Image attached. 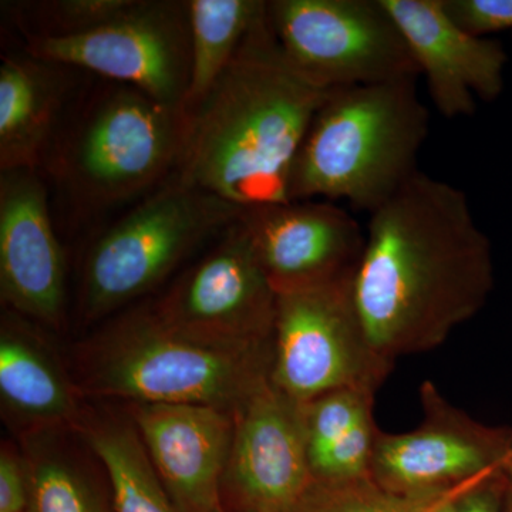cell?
<instances>
[{"mask_svg":"<svg viewBox=\"0 0 512 512\" xmlns=\"http://www.w3.org/2000/svg\"><path fill=\"white\" fill-rule=\"evenodd\" d=\"M493 288L490 238L456 185L419 171L370 214L353 301L387 362L439 348Z\"/></svg>","mask_w":512,"mask_h":512,"instance_id":"cell-1","label":"cell"},{"mask_svg":"<svg viewBox=\"0 0 512 512\" xmlns=\"http://www.w3.org/2000/svg\"><path fill=\"white\" fill-rule=\"evenodd\" d=\"M329 92L293 66L266 9L220 79L185 116L175 178L242 211L291 202L293 163Z\"/></svg>","mask_w":512,"mask_h":512,"instance_id":"cell-2","label":"cell"},{"mask_svg":"<svg viewBox=\"0 0 512 512\" xmlns=\"http://www.w3.org/2000/svg\"><path fill=\"white\" fill-rule=\"evenodd\" d=\"M272 340L224 345L174 328L137 306L76 346L73 379L84 399L204 404L234 413L271 380Z\"/></svg>","mask_w":512,"mask_h":512,"instance_id":"cell-3","label":"cell"},{"mask_svg":"<svg viewBox=\"0 0 512 512\" xmlns=\"http://www.w3.org/2000/svg\"><path fill=\"white\" fill-rule=\"evenodd\" d=\"M430 111L417 79L330 90L293 163L291 201H348L372 214L419 173Z\"/></svg>","mask_w":512,"mask_h":512,"instance_id":"cell-4","label":"cell"},{"mask_svg":"<svg viewBox=\"0 0 512 512\" xmlns=\"http://www.w3.org/2000/svg\"><path fill=\"white\" fill-rule=\"evenodd\" d=\"M185 116L126 84L109 82L57 131L45 158L73 200L106 208L143 194L177 168Z\"/></svg>","mask_w":512,"mask_h":512,"instance_id":"cell-5","label":"cell"},{"mask_svg":"<svg viewBox=\"0 0 512 512\" xmlns=\"http://www.w3.org/2000/svg\"><path fill=\"white\" fill-rule=\"evenodd\" d=\"M241 214L217 195L174 177L90 247L80 284L83 319L107 318L147 295L208 239L224 234Z\"/></svg>","mask_w":512,"mask_h":512,"instance_id":"cell-6","label":"cell"},{"mask_svg":"<svg viewBox=\"0 0 512 512\" xmlns=\"http://www.w3.org/2000/svg\"><path fill=\"white\" fill-rule=\"evenodd\" d=\"M352 278L279 293L271 383L303 404L338 390L376 394L393 370L373 348L353 301Z\"/></svg>","mask_w":512,"mask_h":512,"instance_id":"cell-7","label":"cell"},{"mask_svg":"<svg viewBox=\"0 0 512 512\" xmlns=\"http://www.w3.org/2000/svg\"><path fill=\"white\" fill-rule=\"evenodd\" d=\"M268 15L293 66L323 89L420 76L382 0H271Z\"/></svg>","mask_w":512,"mask_h":512,"instance_id":"cell-8","label":"cell"},{"mask_svg":"<svg viewBox=\"0 0 512 512\" xmlns=\"http://www.w3.org/2000/svg\"><path fill=\"white\" fill-rule=\"evenodd\" d=\"M25 39L28 55L36 59L86 70L183 109L191 70L188 2L134 0L86 35Z\"/></svg>","mask_w":512,"mask_h":512,"instance_id":"cell-9","label":"cell"},{"mask_svg":"<svg viewBox=\"0 0 512 512\" xmlns=\"http://www.w3.org/2000/svg\"><path fill=\"white\" fill-rule=\"evenodd\" d=\"M424 420L403 434L380 431L370 477L396 494L461 491L512 463V429L478 423L447 402L431 382L421 386Z\"/></svg>","mask_w":512,"mask_h":512,"instance_id":"cell-10","label":"cell"},{"mask_svg":"<svg viewBox=\"0 0 512 512\" xmlns=\"http://www.w3.org/2000/svg\"><path fill=\"white\" fill-rule=\"evenodd\" d=\"M278 293L239 220L218 244L153 303L174 328L224 345H259L274 336Z\"/></svg>","mask_w":512,"mask_h":512,"instance_id":"cell-11","label":"cell"},{"mask_svg":"<svg viewBox=\"0 0 512 512\" xmlns=\"http://www.w3.org/2000/svg\"><path fill=\"white\" fill-rule=\"evenodd\" d=\"M312 483L301 404L269 380L234 412L222 507L227 512H292Z\"/></svg>","mask_w":512,"mask_h":512,"instance_id":"cell-12","label":"cell"},{"mask_svg":"<svg viewBox=\"0 0 512 512\" xmlns=\"http://www.w3.org/2000/svg\"><path fill=\"white\" fill-rule=\"evenodd\" d=\"M239 222L278 295L352 278L365 248L366 229L332 201L251 208Z\"/></svg>","mask_w":512,"mask_h":512,"instance_id":"cell-13","label":"cell"},{"mask_svg":"<svg viewBox=\"0 0 512 512\" xmlns=\"http://www.w3.org/2000/svg\"><path fill=\"white\" fill-rule=\"evenodd\" d=\"M0 298L42 328L66 316V262L37 170L0 173Z\"/></svg>","mask_w":512,"mask_h":512,"instance_id":"cell-14","label":"cell"},{"mask_svg":"<svg viewBox=\"0 0 512 512\" xmlns=\"http://www.w3.org/2000/svg\"><path fill=\"white\" fill-rule=\"evenodd\" d=\"M382 2L402 32L441 116L470 117L478 101L501 96L507 53L500 42L461 28L448 15L443 0Z\"/></svg>","mask_w":512,"mask_h":512,"instance_id":"cell-15","label":"cell"},{"mask_svg":"<svg viewBox=\"0 0 512 512\" xmlns=\"http://www.w3.org/2000/svg\"><path fill=\"white\" fill-rule=\"evenodd\" d=\"M124 409L177 510H220L234 413L204 404L137 403Z\"/></svg>","mask_w":512,"mask_h":512,"instance_id":"cell-16","label":"cell"},{"mask_svg":"<svg viewBox=\"0 0 512 512\" xmlns=\"http://www.w3.org/2000/svg\"><path fill=\"white\" fill-rule=\"evenodd\" d=\"M0 403L16 437L77 427L87 406L42 326L9 309L0 320Z\"/></svg>","mask_w":512,"mask_h":512,"instance_id":"cell-17","label":"cell"},{"mask_svg":"<svg viewBox=\"0 0 512 512\" xmlns=\"http://www.w3.org/2000/svg\"><path fill=\"white\" fill-rule=\"evenodd\" d=\"M63 64L5 57L0 66V170H37L63 123L69 79Z\"/></svg>","mask_w":512,"mask_h":512,"instance_id":"cell-18","label":"cell"},{"mask_svg":"<svg viewBox=\"0 0 512 512\" xmlns=\"http://www.w3.org/2000/svg\"><path fill=\"white\" fill-rule=\"evenodd\" d=\"M29 470V512H116L109 474L77 427L18 437Z\"/></svg>","mask_w":512,"mask_h":512,"instance_id":"cell-19","label":"cell"},{"mask_svg":"<svg viewBox=\"0 0 512 512\" xmlns=\"http://www.w3.org/2000/svg\"><path fill=\"white\" fill-rule=\"evenodd\" d=\"M77 429L109 474L116 512H180L126 409L120 413L87 403Z\"/></svg>","mask_w":512,"mask_h":512,"instance_id":"cell-20","label":"cell"},{"mask_svg":"<svg viewBox=\"0 0 512 512\" xmlns=\"http://www.w3.org/2000/svg\"><path fill=\"white\" fill-rule=\"evenodd\" d=\"M266 9L268 2L264 0H188L191 70L181 109L184 116L220 79Z\"/></svg>","mask_w":512,"mask_h":512,"instance_id":"cell-21","label":"cell"},{"mask_svg":"<svg viewBox=\"0 0 512 512\" xmlns=\"http://www.w3.org/2000/svg\"><path fill=\"white\" fill-rule=\"evenodd\" d=\"M456 493L396 494L380 487L372 477L333 483L313 481L292 512H427Z\"/></svg>","mask_w":512,"mask_h":512,"instance_id":"cell-22","label":"cell"},{"mask_svg":"<svg viewBox=\"0 0 512 512\" xmlns=\"http://www.w3.org/2000/svg\"><path fill=\"white\" fill-rule=\"evenodd\" d=\"M134 0H42L15 6V19L25 37L64 39L86 35L111 22Z\"/></svg>","mask_w":512,"mask_h":512,"instance_id":"cell-23","label":"cell"},{"mask_svg":"<svg viewBox=\"0 0 512 512\" xmlns=\"http://www.w3.org/2000/svg\"><path fill=\"white\" fill-rule=\"evenodd\" d=\"M375 394L338 390L301 404L309 467L319 460L353 426L373 413Z\"/></svg>","mask_w":512,"mask_h":512,"instance_id":"cell-24","label":"cell"},{"mask_svg":"<svg viewBox=\"0 0 512 512\" xmlns=\"http://www.w3.org/2000/svg\"><path fill=\"white\" fill-rule=\"evenodd\" d=\"M379 433L373 413L366 414L312 464L313 481L333 483L370 477V466Z\"/></svg>","mask_w":512,"mask_h":512,"instance_id":"cell-25","label":"cell"},{"mask_svg":"<svg viewBox=\"0 0 512 512\" xmlns=\"http://www.w3.org/2000/svg\"><path fill=\"white\" fill-rule=\"evenodd\" d=\"M450 18L473 35L512 33V0H443Z\"/></svg>","mask_w":512,"mask_h":512,"instance_id":"cell-26","label":"cell"},{"mask_svg":"<svg viewBox=\"0 0 512 512\" xmlns=\"http://www.w3.org/2000/svg\"><path fill=\"white\" fill-rule=\"evenodd\" d=\"M29 470L18 444L3 441L0 450V512L28 511Z\"/></svg>","mask_w":512,"mask_h":512,"instance_id":"cell-27","label":"cell"},{"mask_svg":"<svg viewBox=\"0 0 512 512\" xmlns=\"http://www.w3.org/2000/svg\"><path fill=\"white\" fill-rule=\"evenodd\" d=\"M507 487V471L470 485L458 495V512H498Z\"/></svg>","mask_w":512,"mask_h":512,"instance_id":"cell-28","label":"cell"},{"mask_svg":"<svg viewBox=\"0 0 512 512\" xmlns=\"http://www.w3.org/2000/svg\"><path fill=\"white\" fill-rule=\"evenodd\" d=\"M461 491H458L456 494L448 495L447 498L441 500L440 503L434 505V507L427 512H458V495H460Z\"/></svg>","mask_w":512,"mask_h":512,"instance_id":"cell-29","label":"cell"},{"mask_svg":"<svg viewBox=\"0 0 512 512\" xmlns=\"http://www.w3.org/2000/svg\"><path fill=\"white\" fill-rule=\"evenodd\" d=\"M505 490H507V495L508 497H510V510H508V512H512V478L510 476H508L507 474V488H505Z\"/></svg>","mask_w":512,"mask_h":512,"instance_id":"cell-30","label":"cell"},{"mask_svg":"<svg viewBox=\"0 0 512 512\" xmlns=\"http://www.w3.org/2000/svg\"><path fill=\"white\" fill-rule=\"evenodd\" d=\"M505 471H507L508 476L512 478V463L510 464V466L507 467V470Z\"/></svg>","mask_w":512,"mask_h":512,"instance_id":"cell-31","label":"cell"},{"mask_svg":"<svg viewBox=\"0 0 512 512\" xmlns=\"http://www.w3.org/2000/svg\"><path fill=\"white\" fill-rule=\"evenodd\" d=\"M215 512H227V511L224 510V507H221L220 510H217Z\"/></svg>","mask_w":512,"mask_h":512,"instance_id":"cell-32","label":"cell"},{"mask_svg":"<svg viewBox=\"0 0 512 512\" xmlns=\"http://www.w3.org/2000/svg\"><path fill=\"white\" fill-rule=\"evenodd\" d=\"M19 512H29V510L28 511H19Z\"/></svg>","mask_w":512,"mask_h":512,"instance_id":"cell-33","label":"cell"}]
</instances>
